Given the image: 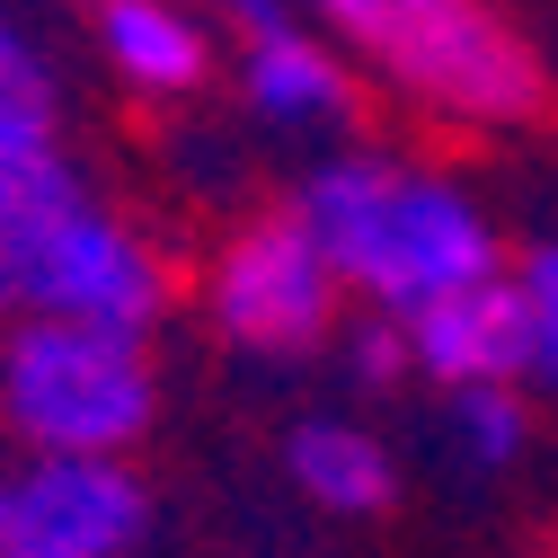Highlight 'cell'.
<instances>
[{"label": "cell", "mask_w": 558, "mask_h": 558, "mask_svg": "<svg viewBox=\"0 0 558 558\" xmlns=\"http://www.w3.org/2000/svg\"><path fill=\"white\" fill-rule=\"evenodd\" d=\"M195 302H204V319H214L222 345H240V355H275V364L328 355L337 328H345L337 266L319 257V240L284 214V204L257 214V222H240L214 257H204Z\"/></svg>", "instance_id": "5"}, {"label": "cell", "mask_w": 558, "mask_h": 558, "mask_svg": "<svg viewBox=\"0 0 558 558\" xmlns=\"http://www.w3.org/2000/svg\"><path fill=\"white\" fill-rule=\"evenodd\" d=\"M151 541V487L133 461L19 452L0 478V558H133Z\"/></svg>", "instance_id": "6"}, {"label": "cell", "mask_w": 558, "mask_h": 558, "mask_svg": "<svg viewBox=\"0 0 558 558\" xmlns=\"http://www.w3.org/2000/svg\"><path fill=\"white\" fill-rule=\"evenodd\" d=\"M0 478H10V452H0Z\"/></svg>", "instance_id": "17"}, {"label": "cell", "mask_w": 558, "mask_h": 558, "mask_svg": "<svg viewBox=\"0 0 558 558\" xmlns=\"http://www.w3.org/2000/svg\"><path fill=\"white\" fill-rule=\"evenodd\" d=\"M195 10L214 19V27H231L240 45H248V36H275V27H293V0H195Z\"/></svg>", "instance_id": "16"}, {"label": "cell", "mask_w": 558, "mask_h": 558, "mask_svg": "<svg viewBox=\"0 0 558 558\" xmlns=\"http://www.w3.org/2000/svg\"><path fill=\"white\" fill-rule=\"evenodd\" d=\"M160 416L151 337L81 319H0V444L53 461H133Z\"/></svg>", "instance_id": "3"}, {"label": "cell", "mask_w": 558, "mask_h": 558, "mask_svg": "<svg viewBox=\"0 0 558 558\" xmlns=\"http://www.w3.org/2000/svg\"><path fill=\"white\" fill-rule=\"evenodd\" d=\"M408 364L416 381L452 390H487V381H523V311H514V275H478V284L408 311Z\"/></svg>", "instance_id": "7"}, {"label": "cell", "mask_w": 558, "mask_h": 558, "mask_svg": "<svg viewBox=\"0 0 558 558\" xmlns=\"http://www.w3.org/2000/svg\"><path fill=\"white\" fill-rule=\"evenodd\" d=\"M444 444L470 478H497L532 452V399L523 381H487V390H452L444 399Z\"/></svg>", "instance_id": "11"}, {"label": "cell", "mask_w": 558, "mask_h": 558, "mask_svg": "<svg viewBox=\"0 0 558 558\" xmlns=\"http://www.w3.org/2000/svg\"><path fill=\"white\" fill-rule=\"evenodd\" d=\"M98 53L133 98H160V107L195 98L222 62L214 19L186 10V0H98Z\"/></svg>", "instance_id": "9"}, {"label": "cell", "mask_w": 558, "mask_h": 558, "mask_svg": "<svg viewBox=\"0 0 558 558\" xmlns=\"http://www.w3.org/2000/svg\"><path fill=\"white\" fill-rule=\"evenodd\" d=\"M240 107L266 133H337V124H355L364 81H355V62H345L328 36H311L293 19V27L240 45Z\"/></svg>", "instance_id": "8"}, {"label": "cell", "mask_w": 558, "mask_h": 558, "mask_svg": "<svg viewBox=\"0 0 558 558\" xmlns=\"http://www.w3.org/2000/svg\"><path fill=\"white\" fill-rule=\"evenodd\" d=\"M293 10H311L345 53H364V72L444 124L514 133L549 107L541 53L487 0H293Z\"/></svg>", "instance_id": "2"}, {"label": "cell", "mask_w": 558, "mask_h": 558, "mask_svg": "<svg viewBox=\"0 0 558 558\" xmlns=\"http://www.w3.org/2000/svg\"><path fill=\"white\" fill-rule=\"evenodd\" d=\"M284 478L319 514H381L399 497V461L390 444L364 426V416H293L284 426Z\"/></svg>", "instance_id": "10"}, {"label": "cell", "mask_w": 558, "mask_h": 558, "mask_svg": "<svg viewBox=\"0 0 558 558\" xmlns=\"http://www.w3.org/2000/svg\"><path fill=\"white\" fill-rule=\"evenodd\" d=\"M53 124H62L53 62L10 10H0V143H10V133H53Z\"/></svg>", "instance_id": "13"}, {"label": "cell", "mask_w": 558, "mask_h": 558, "mask_svg": "<svg viewBox=\"0 0 558 558\" xmlns=\"http://www.w3.org/2000/svg\"><path fill=\"white\" fill-rule=\"evenodd\" d=\"M506 275H514V311H523V390H558V240L523 248Z\"/></svg>", "instance_id": "14"}, {"label": "cell", "mask_w": 558, "mask_h": 558, "mask_svg": "<svg viewBox=\"0 0 558 558\" xmlns=\"http://www.w3.org/2000/svg\"><path fill=\"white\" fill-rule=\"evenodd\" d=\"M72 195H89V178L62 151V133H10V143H0V240L45 222L53 204H72Z\"/></svg>", "instance_id": "12"}, {"label": "cell", "mask_w": 558, "mask_h": 558, "mask_svg": "<svg viewBox=\"0 0 558 558\" xmlns=\"http://www.w3.org/2000/svg\"><path fill=\"white\" fill-rule=\"evenodd\" d=\"M284 214L319 240V257L337 266V284L355 311H426L478 275H506V240L487 222V204L444 178V169H416L390 151H328Z\"/></svg>", "instance_id": "1"}, {"label": "cell", "mask_w": 558, "mask_h": 558, "mask_svg": "<svg viewBox=\"0 0 558 558\" xmlns=\"http://www.w3.org/2000/svg\"><path fill=\"white\" fill-rule=\"evenodd\" d=\"M0 319H81L151 337L169 319V257L98 195H72L0 240Z\"/></svg>", "instance_id": "4"}, {"label": "cell", "mask_w": 558, "mask_h": 558, "mask_svg": "<svg viewBox=\"0 0 558 558\" xmlns=\"http://www.w3.org/2000/svg\"><path fill=\"white\" fill-rule=\"evenodd\" d=\"M345 373H355L364 390H399V381H416V364H408V328H399L390 311H364L355 328H345Z\"/></svg>", "instance_id": "15"}]
</instances>
